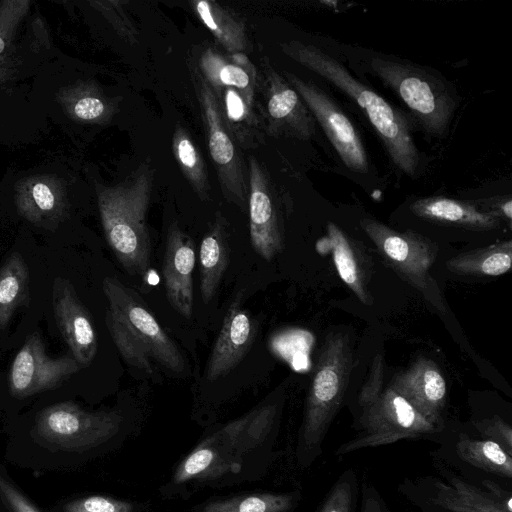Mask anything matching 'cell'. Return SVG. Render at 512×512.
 Wrapping results in <instances>:
<instances>
[{"mask_svg": "<svg viewBox=\"0 0 512 512\" xmlns=\"http://www.w3.org/2000/svg\"><path fill=\"white\" fill-rule=\"evenodd\" d=\"M284 75L320 124L345 166L356 173H367L369 161L365 147L346 114L315 83L290 72H284Z\"/></svg>", "mask_w": 512, "mask_h": 512, "instance_id": "7c38bea8", "label": "cell"}, {"mask_svg": "<svg viewBox=\"0 0 512 512\" xmlns=\"http://www.w3.org/2000/svg\"><path fill=\"white\" fill-rule=\"evenodd\" d=\"M453 452L459 462L476 472L512 480V455L497 442L461 432L453 444Z\"/></svg>", "mask_w": 512, "mask_h": 512, "instance_id": "cb8c5ba5", "label": "cell"}, {"mask_svg": "<svg viewBox=\"0 0 512 512\" xmlns=\"http://www.w3.org/2000/svg\"><path fill=\"white\" fill-rule=\"evenodd\" d=\"M248 210L251 244L258 255L270 261L284 247L279 210L271 183L259 161L248 157Z\"/></svg>", "mask_w": 512, "mask_h": 512, "instance_id": "9a60e30c", "label": "cell"}, {"mask_svg": "<svg viewBox=\"0 0 512 512\" xmlns=\"http://www.w3.org/2000/svg\"><path fill=\"white\" fill-rule=\"evenodd\" d=\"M359 490L357 474L349 468L339 475L315 512H355Z\"/></svg>", "mask_w": 512, "mask_h": 512, "instance_id": "4dcf8cb0", "label": "cell"}, {"mask_svg": "<svg viewBox=\"0 0 512 512\" xmlns=\"http://www.w3.org/2000/svg\"><path fill=\"white\" fill-rule=\"evenodd\" d=\"M141 508L138 502L91 495L67 503L64 512H142Z\"/></svg>", "mask_w": 512, "mask_h": 512, "instance_id": "1f68e13d", "label": "cell"}, {"mask_svg": "<svg viewBox=\"0 0 512 512\" xmlns=\"http://www.w3.org/2000/svg\"><path fill=\"white\" fill-rule=\"evenodd\" d=\"M255 334V325L248 311L234 302L211 349L205 369L206 379L213 382L233 370L250 349Z\"/></svg>", "mask_w": 512, "mask_h": 512, "instance_id": "d6986e66", "label": "cell"}, {"mask_svg": "<svg viewBox=\"0 0 512 512\" xmlns=\"http://www.w3.org/2000/svg\"><path fill=\"white\" fill-rule=\"evenodd\" d=\"M82 367L71 356L51 358L38 333L31 334L15 355L8 373L11 395L23 399L52 390Z\"/></svg>", "mask_w": 512, "mask_h": 512, "instance_id": "4fadbf2b", "label": "cell"}, {"mask_svg": "<svg viewBox=\"0 0 512 512\" xmlns=\"http://www.w3.org/2000/svg\"><path fill=\"white\" fill-rule=\"evenodd\" d=\"M283 399L266 401L208 433L177 464L160 488L165 498L261 478L276 456Z\"/></svg>", "mask_w": 512, "mask_h": 512, "instance_id": "6da1fadb", "label": "cell"}, {"mask_svg": "<svg viewBox=\"0 0 512 512\" xmlns=\"http://www.w3.org/2000/svg\"><path fill=\"white\" fill-rule=\"evenodd\" d=\"M106 111L105 103L97 97L87 96L77 101L74 106L75 115L83 120H94Z\"/></svg>", "mask_w": 512, "mask_h": 512, "instance_id": "74e56055", "label": "cell"}, {"mask_svg": "<svg viewBox=\"0 0 512 512\" xmlns=\"http://www.w3.org/2000/svg\"><path fill=\"white\" fill-rule=\"evenodd\" d=\"M281 51L352 99L363 111L381 139L393 165L409 177L419 172L421 157L412 135L409 118L371 87L355 78L347 68L314 45L291 40Z\"/></svg>", "mask_w": 512, "mask_h": 512, "instance_id": "7a4b0ae2", "label": "cell"}, {"mask_svg": "<svg viewBox=\"0 0 512 512\" xmlns=\"http://www.w3.org/2000/svg\"><path fill=\"white\" fill-rule=\"evenodd\" d=\"M262 94L266 128L274 137L286 136L307 141L316 132V121L289 82L270 64L262 65Z\"/></svg>", "mask_w": 512, "mask_h": 512, "instance_id": "5bb4252c", "label": "cell"}, {"mask_svg": "<svg viewBox=\"0 0 512 512\" xmlns=\"http://www.w3.org/2000/svg\"><path fill=\"white\" fill-rule=\"evenodd\" d=\"M443 478L422 477L407 481L401 491L425 512H512V493L495 480L477 485L456 474L442 462L436 465Z\"/></svg>", "mask_w": 512, "mask_h": 512, "instance_id": "ba28073f", "label": "cell"}, {"mask_svg": "<svg viewBox=\"0 0 512 512\" xmlns=\"http://www.w3.org/2000/svg\"><path fill=\"white\" fill-rule=\"evenodd\" d=\"M202 23L216 40L230 53H242L247 49L245 24L229 9L213 0L191 2Z\"/></svg>", "mask_w": 512, "mask_h": 512, "instance_id": "4316f807", "label": "cell"}, {"mask_svg": "<svg viewBox=\"0 0 512 512\" xmlns=\"http://www.w3.org/2000/svg\"><path fill=\"white\" fill-rule=\"evenodd\" d=\"M197 66L215 95L225 88H233L242 95L248 106L253 107L257 73L245 55L236 53L226 57L213 48H207Z\"/></svg>", "mask_w": 512, "mask_h": 512, "instance_id": "ffe728a7", "label": "cell"}, {"mask_svg": "<svg viewBox=\"0 0 512 512\" xmlns=\"http://www.w3.org/2000/svg\"><path fill=\"white\" fill-rule=\"evenodd\" d=\"M52 305L57 327L72 357L82 368L89 366L98 349L96 330L91 315L67 279H54Z\"/></svg>", "mask_w": 512, "mask_h": 512, "instance_id": "e0dca14e", "label": "cell"}, {"mask_svg": "<svg viewBox=\"0 0 512 512\" xmlns=\"http://www.w3.org/2000/svg\"><path fill=\"white\" fill-rule=\"evenodd\" d=\"M354 364L348 334H329L318 353L298 432L295 457L308 468L322 455L327 432L339 412Z\"/></svg>", "mask_w": 512, "mask_h": 512, "instance_id": "5b68a950", "label": "cell"}, {"mask_svg": "<svg viewBox=\"0 0 512 512\" xmlns=\"http://www.w3.org/2000/svg\"><path fill=\"white\" fill-rule=\"evenodd\" d=\"M173 152L176 161L200 199L208 200L210 186L207 168L188 131L177 124L173 134Z\"/></svg>", "mask_w": 512, "mask_h": 512, "instance_id": "f546056e", "label": "cell"}, {"mask_svg": "<svg viewBox=\"0 0 512 512\" xmlns=\"http://www.w3.org/2000/svg\"><path fill=\"white\" fill-rule=\"evenodd\" d=\"M359 491L360 512H390L385 500L371 482L363 481Z\"/></svg>", "mask_w": 512, "mask_h": 512, "instance_id": "8d00e7d4", "label": "cell"}, {"mask_svg": "<svg viewBox=\"0 0 512 512\" xmlns=\"http://www.w3.org/2000/svg\"><path fill=\"white\" fill-rule=\"evenodd\" d=\"M370 67L427 134L436 138L447 135L458 104L441 75L410 62L381 57H373Z\"/></svg>", "mask_w": 512, "mask_h": 512, "instance_id": "52a82bcc", "label": "cell"}, {"mask_svg": "<svg viewBox=\"0 0 512 512\" xmlns=\"http://www.w3.org/2000/svg\"><path fill=\"white\" fill-rule=\"evenodd\" d=\"M122 422L116 411H87L73 402H60L39 413L35 429L38 437L50 445L83 452L114 437Z\"/></svg>", "mask_w": 512, "mask_h": 512, "instance_id": "8fae6325", "label": "cell"}, {"mask_svg": "<svg viewBox=\"0 0 512 512\" xmlns=\"http://www.w3.org/2000/svg\"><path fill=\"white\" fill-rule=\"evenodd\" d=\"M28 294V266L20 254L13 253L0 269V329L26 303Z\"/></svg>", "mask_w": 512, "mask_h": 512, "instance_id": "f1b7e54d", "label": "cell"}, {"mask_svg": "<svg viewBox=\"0 0 512 512\" xmlns=\"http://www.w3.org/2000/svg\"><path fill=\"white\" fill-rule=\"evenodd\" d=\"M512 263L511 240L458 254L446 262L449 271L458 275L499 276L508 272Z\"/></svg>", "mask_w": 512, "mask_h": 512, "instance_id": "83f0119b", "label": "cell"}, {"mask_svg": "<svg viewBox=\"0 0 512 512\" xmlns=\"http://www.w3.org/2000/svg\"><path fill=\"white\" fill-rule=\"evenodd\" d=\"M4 47H5V43H4L3 39L0 37V53L3 51Z\"/></svg>", "mask_w": 512, "mask_h": 512, "instance_id": "f35d334b", "label": "cell"}, {"mask_svg": "<svg viewBox=\"0 0 512 512\" xmlns=\"http://www.w3.org/2000/svg\"><path fill=\"white\" fill-rule=\"evenodd\" d=\"M472 426L480 438L497 442L507 453L512 455V426L501 416L474 419Z\"/></svg>", "mask_w": 512, "mask_h": 512, "instance_id": "d6a6232c", "label": "cell"}, {"mask_svg": "<svg viewBox=\"0 0 512 512\" xmlns=\"http://www.w3.org/2000/svg\"><path fill=\"white\" fill-rule=\"evenodd\" d=\"M389 385L420 415L442 431L447 384L435 361L418 357L407 369L396 373Z\"/></svg>", "mask_w": 512, "mask_h": 512, "instance_id": "2e32d148", "label": "cell"}, {"mask_svg": "<svg viewBox=\"0 0 512 512\" xmlns=\"http://www.w3.org/2000/svg\"><path fill=\"white\" fill-rule=\"evenodd\" d=\"M153 170L143 163L117 186L98 194L101 222L108 245L131 276L144 277L151 266V242L146 215Z\"/></svg>", "mask_w": 512, "mask_h": 512, "instance_id": "277c9868", "label": "cell"}, {"mask_svg": "<svg viewBox=\"0 0 512 512\" xmlns=\"http://www.w3.org/2000/svg\"><path fill=\"white\" fill-rule=\"evenodd\" d=\"M223 123L234 141L244 148H254L263 142L260 120L253 107L233 88H225L216 95Z\"/></svg>", "mask_w": 512, "mask_h": 512, "instance_id": "484cf974", "label": "cell"}, {"mask_svg": "<svg viewBox=\"0 0 512 512\" xmlns=\"http://www.w3.org/2000/svg\"><path fill=\"white\" fill-rule=\"evenodd\" d=\"M325 239L333 256V261L342 281L365 305L371 306L373 298L368 288L367 262L363 259L358 246L335 223L327 224Z\"/></svg>", "mask_w": 512, "mask_h": 512, "instance_id": "603a6c76", "label": "cell"}, {"mask_svg": "<svg viewBox=\"0 0 512 512\" xmlns=\"http://www.w3.org/2000/svg\"><path fill=\"white\" fill-rule=\"evenodd\" d=\"M108 307L105 322L122 358L132 367L152 373L154 364L177 373L187 361L136 291L114 277L102 283Z\"/></svg>", "mask_w": 512, "mask_h": 512, "instance_id": "3957f363", "label": "cell"}, {"mask_svg": "<svg viewBox=\"0 0 512 512\" xmlns=\"http://www.w3.org/2000/svg\"><path fill=\"white\" fill-rule=\"evenodd\" d=\"M301 498L299 490L242 493L207 500L195 506L192 512H293Z\"/></svg>", "mask_w": 512, "mask_h": 512, "instance_id": "d4e9b609", "label": "cell"}, {"mask_svg": "<svg viewBox=\"0 0 512 512\" xmlns=\"http://www.w3.org/2000/svg\"><path fill=\"white\" fill-rule=\"evenodd\" d=\"M191 78L222 193L227 201L244 209L248 206V171L244 169L236 142L223 123L218 99L197 65L191 66Z\"/></svg>", "mask_w": 512, "mask_h": 512, "instance_id": "30bf717a", "label": "cell"}, {"mask_svg": "<svg viewBox=\"0 0 512 512\" xmlns=\"http://www.w3.org/2000/svg\"><path fill=\"white\" fill-rule=\"evenodd\" d=\"M480 210L489 213L499 220H506L509 223L512 219V199L507 196H494L471 201Z\"/></svg>", "mask_w": 512, "mask_h": 512, "instance_id": "d590c367", "label": "cell"}, {"mask_svg": "<svg viewBox=\"0 0 512 512\" xmlns=\"http://www.w3.org/2000/svg\"><path fill=\"white\" fill-rule=\"evenodd\" d=\"M384 368L383 356L375 355L358 397L356 434L335 450L336 457L440 432L389 384L384 387Z\"/></svg>", "mask_w": 512, "mask_h": 512, "instance_id": "8992f818", "label": "cell"}, {"mask_svg": "<svg viewBox=\"0 0 512 512\" xmlns=\"http://www.w3.org/2000/svg\"><path fill=\"white\" fill-rule=\"evenodd\" d=\"M230 258L227 222L218 213L199 249L200 293L207 304L216 295L225 275Z\"/></svg>", "mask_w": 512, "mask_h": 512, "instance_id": "7402d4cb", "label": "cell"}, {"mask_svg": "<svg viewBox=\"0 0 512 512\" xmlns=\"http://www.w3.org/2000/svg\"><path fill=\"white\" fill-rule=\"evenodd\" d=\"M106 12L109 14L110 21L118 33L131 45H135L139 41V32L134 23L125 14L121 5L123 2H107Z\"/></svg>", "mask_w": 512, "mask_h": 512, "instance_id": "836d02e7", "label": "cell"}, {"mask_svg": "<svg viewBox=\"0 0 512 512\" xmlns=\"http://www.w3.org/2000/svg\"><path fill=\"white\" fill-rule=\"evenodd\" d=\"M0 496L12 512H40L12 483L0 474Z\"/></svg>", "mask_w": 512, "mask_h": 512, "instance_id": "e575fe53", "label": "cell"}, {"mask_svg": "<svg viewBox=\"0 0 512 512\" xmlns=\"http://www.w3.org/2000/svg\"><path fill=\"white\" fill-rule=\"evenodd\" d=\"M410 210L426 221L467 230H493L501 224V220L480 210L471 201L443 196L417 199L411 203Z\"/></svg>", "mask_w": 512, "mask_h": 512, "instance_id": "44dd1931", "label": "cell"}, {"mask_svg": "<svg viewBox=\"0 0 512 512\" xmlns=\"http://www.w3.org/2000/svg\"><path fill=\"white\" fill-rule=\"evenodd\" d=\"M360 225L386 263L431 306L446 313L441 290L429 273L437 256V245L418 233L398 232L373 218H363Z\"/></svg>", "mask_w": 512, "mask_h": 512, "instance_id": "9c48e42d", "label": "cell"}, {"mask_svg": "<svg viewBox=\"0 0 512 512\" xmlns=\"http://www.w3.org/2000/svg\"><path fill=\"white\" fill-rule=\"evenodd\" d=\"M195 262L191 237L177 223H171L167 232L162 275L169 304L186 319H190L193 313Z\"/></svg>", "mask_w": 512, "mask_h": 512, "instance_id": "ac0fdd59", "label": "cell"}]
</instances>
